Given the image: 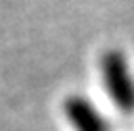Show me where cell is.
Wrapping results in <instances>:
<instances>
[{
	"label": "cell",
	"instance_id": "1",
	"mask_svg": "<svg viewBox=\"0 0 134 131\" xmlns=\"http://www.w3.org/2000/svg\"><path fill=\"white\" fill-rule=\"evenodd\" d=\"M100 64L105 87L113 98L115 106H119L121 110H134V81L130 77L124 56L117 52H107Z\"/></svg>",
	"mask_w": 134,
	"mask_h": 131
},
{
	"label": "cell",
	"instance_id": "2",
	"mask_svg": "<svg viewBox=\"0 0 134 131\" xmlns=\"http://www.w3.org/2000/svg\"><path fill=\"white\" fill-rule=\"evenodd\" d=\"M65 112L77 131H107V123L100 119L96 108L80 96H73L67 100Z\"/></svg>",
	"mask_w": 134,
	"mask_h": 131
}]
</instances>
